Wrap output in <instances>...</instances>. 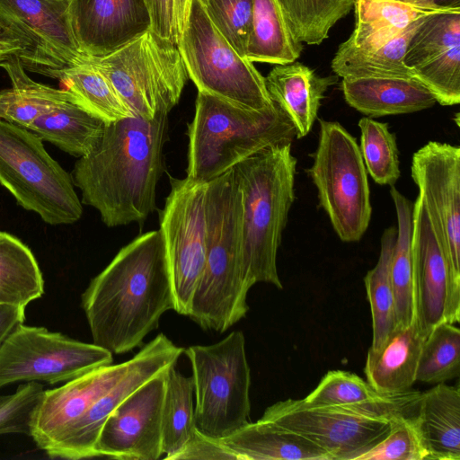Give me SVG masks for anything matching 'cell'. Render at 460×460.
I'll return each mask as SVG.
<instances>
[{"label": "cell", "instance_id": "cell-1", "mask_svg": "<svg viewBox=\"0 0 460 460\" xmlns=\"http://www.w3.org/2000/svg\"><path fill=\"white\" fill-rule=\"evenodd\" d=\"M93 343L112 354L142 347L161 316L174 310V294L160 230L122 247L82 294Z\"/></svg>", "mask_w": 460, "mask_h": 460}, {"label": "cell", "instance_id": "cell-2", "mask_svg": "<svg viewBox=\"0 0 460 460\" xmlns=\"http://www.w3.org/2000/svg\"><path fill=\"white\" fill-rule=\"evenodd\" d=\"M168 120V113H158L108 123L94 148L75 164L71 176L81 202L108 227L141 224L155 209Z\"/></svg>", "mask_w": 460, "mask_h": 460}, {"label": "cell", "instance_id": "cell-3", "mask_svg": "<svg viewBox=\"0 0 460 460\" xmlns=\"http://www.w3.org/2000/svg\"><path fill=\"white\" fill-rule=\"evenodd\" d=\"M206 260L188 316L203 330L223 333L248 310L242 257V195L230 169L208 182Z\"/></svg>", "mask_w": 460, "mask_h": 460}, {"label": "cell", "instance_id": "cell-4", "mask_svg": "<svg viewBox=\"0 0 460 460\" xmlns=\"http://www.w3.org/2000/svg\"><path fill=\"white\" fill-rule=\"evenodd\" d=\"M242 195V257L244 279L283 288L277 269L282 233L293 205L296 158L291 144L264 148L233 168Z\"/></svg>", "mask_w": 460, "mask_h": 460}, {"label": "cell", "instance_id": "cell-5", "mask_svg": "<svg viewBox=\"0 0 460 460\" xmlns=\"http://www.w3.org/2000/svg\"><path fill=\"white\" fill-rule=\"evenodd\" d=\"M187 136L186 177L204 183L264 148L297 138L295 126L274 102L256 111L204 92H198Z\"/></svg>", "mask_w": 460, "mask_h": 460}, {"label": "cell", "instance_id": "cell-6", "mask_svg": "<svg viewBox=\"0 0 460 460\" xmlns=\"http://www.w3.org/2000/svg\"><path fill=\"white\" fill-rule=\"evenodd\" d=\"M0 183L26 210L47 224L78 221L83 206L71 174L46 151L32 131L0 119Z\"/></svg>", "mask_w": 460, "mask_h": 460}, {"label": "cell", "instance_id": "cell-7", "mask_svg": "<svg viewBox=\"0 0 460 460\" xmlns=\"http://www.w3.org/2000/svg\"><path fill=\"white\" fill-rule=\"evenodd\" d=\"M183 353L190 362L197 429L225 438L250 422L251 370L243 332L233 331L210 345H193Z\"/></svg>", "mask_w": 460, "mask_h": 460}, {"label": "cell", "instance_id": "cell-8", "mask_svg": "<svg viewBox=\"0 0 460 460\" xmlns=\"http://www.w3.org/2000/svg\"><path fill=\"white\" fill-rule=\"evenodd\" d=\"M89 59L132 113L146 119L169 114L189 78L179 46L152 30L107 56Z\"/></svg>", "mask_w": 460, "mask_h": 460}, {"label": "cell", "instance_id": "cell-9", "mask_svg": "<svg viewBox=\"0 0 460 460\" xmlns=\"http://www.w3.org/2000/svg\"><path fill=\"white\" fill-rule=\"evenodd\" d=\"M319 137L308 175L320 206L342 242H358L371 218L367 169L356 138L337 121L319 119Z\"/></svg>", "mask_w": 460, "mask_h": 460}, {"label": "cell", "instance_id": "cell-10", "mask_svg": "<svg viewBox=\"0 0 460 460\" xmlns=\"http://www.w3.org/2000/svg\"><path fill=\"white\" fill-rule=\"evenodd\" d=\"M178 46L198 92L256 111L273 104L265 78L219 32L199 0H190Z\"/></svg>", "mask_w": 460, "mask_h": 460}, {"label": "cell", "instance_id": "cell-11", "mask_svg": "<svg viewBox=\"0 0 460 460\" xmlns=\"http://www.w3.org/2000/svg\"><path fill=\"white\" fill-rule=\"evenodd\" d=\"M411 178L443 249L449 275L447 323L460 321V147L429 141L411 159Z\"/></svg>", "mask_w": 460, "mask_h": 460}, {"label": "cell", "instance_id": "cell-12", "mask_svg": "<svg viewBox=\"0 0 460 460\" xmlns=\"http://www.w3.org/2000/svg\"><path fill=\"white\" fill-rule=\"evenodd\" d=\"M113 354L44 327L19 324L0 347V388L16 382H67L113 362Z\"/></svg>", "mask_w": 460, "mask_h": 460}, {"label": "cell", "instance_id": "cell-13", "mask_svg": "<svg viewBox=\"0 0 460 460\" xmlns=\"http://www.w3.org/2000/svg\"><path fill=\"white\" fill-rule=\"evenodd\" d=\"M70 0H0V34L19 44L24 69L47 75L86 62L70 20Z\"/></svg>", "mask_w": 460, "mask_h": 460}, {"label": "cell", "instance_id": "cell-14", "mask_svg": "<svg viewBox=\"0 0 460 460\" xmlns=\"http://www.w3.org/2000/svg\"><path fill=\"white\" fill-rule=\"evenodd\" d=\"M170 183L159 230L172 283L174 311L188 316L206 260L208 182L171 177Z\"/></svg>", "mask_w": 460, "mask_h": 460}, {"label": "cell", "instance_id": "cell-15", "mask_svg": "<svg viewBox=\"0 0 460 460\" xmlns=\"http://www.w3.org/2000/svg\"><path fill=\"white\" fill-rule=\"evenodd\" d=\"M261 419L312 441L327 453L329 460H357L390 429L387 420L308 407L295 399L269 406Z\"/></svg>", "mask_w": 460, "mask_h": 460}, {"label": "cell", "instance_id": "cell-16", "mask_svg": "<svg viewBox=\"0 0 460 460\" xmlns=\"http://www.w3.org/2000/svg\"><path fill=\"white\" fill-rule=\"evenodd\" d=\"M166 370L141 385L111 412L98 435L95 457L157 460L164 455L162 411Z\"/></svg>", "mask_w": 460, "mask_h": 460}, {"label": "cell", "instance_id": "cell-17", "mask_svg": "<svg viewBox=\"0 0 460 460\" xmlns=\"http://www.w3.org/2000/svg\"><path fill=\"white\" fill-rule=\"evenodd\" d=\"M183 350L164 333L141 347L128 372L92 404L48 456L74 460L95 457L98 435L111 412L145 382L175 366Z\"/></svg>", "mask_w": 460, "mask_h": 460}, {"label": "cell", "instance_id": "cell-18", "mask_svg": "<svg viewBox=\"0 0 460 460\" xmlns=\"http://www.w3.org/2000/svg\"><path fill=\"white\" fill-rule=\"evenodd\" d=\"M403 62L443 106L460 102V9L430 14L410 38Z\"/></svg>", "mask_w": 460, "mask_h": 460}, {"label": "cell", "instance_id": "cell-19", "mask_svg": "<svg viewBox=\"0 0 460 460\" xmlns=\"http://www.w3.org/2000/svg\"><path fill=\"white\" fill-rule=\"evenodd\" d=\"M131 365L132 358L120 364L94 368L62 386L45 390L31 423V437L37 446L47 455L54 450L74 424Z\"/></svg>", "mask_w": 460, "mask_h": 460}, {"label": "cell", "instance_id": "cell-20", "mask_svg": "<svg viewBox=\"0 0 460 460\" xmlns=\"http://www.w3.org/2000/svg\"><path fill=\"white\" fill-rule=\"evenodd\" d=\"M69 14L82 51L107 56L151 30L145 0H70Z\"/></svg>", "mask_w": 460, "mask_h": 460}, {"label": "cell", "instance_id": "cell-21", "mask_svg": "<svg viewBox=\"0 0 460 460\" xmlns=\"http://www.w3.org/2000/svg\"><path fill=\"white\" fill-rule=\"evenodd\" d=\"M412 260L416 322L425 336L447 322V262L427 209L418 195L413 202Z\"/></svg>", "mask_w": 460, "mask_h": 460}, {"label": "cell", "instance_id": "cell-22", "mask_svg": "<svg viewBox=\"0 0 460 460\" xmlns=\"http://www.w3.org/2000/svg\"><path fill=\"white\" fill-rule=\"evenodd\" d=\"M264 78L271 101L291 120L297 138L311 131L326 91L338 81L337 75L320 76L298 62L275 65Z\"/></svg>", "mask_w": 460, "mask_h": 460}, {"label": "cell", "instance_id": "cell-23", "mask_svg": "<svg viewBox=\"0 0 460 460\" xmlns=\"http://www.w3.org/2000/svg\"><path fill=\"white\" fill-rule=\"evenodd\" d=\"M341 90L347 103L368 117L412 113L436 103L416 78H342Z\"/></svg>", "mask_w": 460, "mask_h": 460}, {"label": "cell", "instance_id": "cell-24", "mask_svg": "<svg viewBox=\"0 0 460 460\" xmlns=\"http://www.w3.org/2000/svg\"><path fill=\"white\" fill-rule=\"evenodd\" d=\"M425 338L415 322L396 327L378 349H369L364 367L368 384L382 394L411 390Z\"/></svg>", "mask_w": 460, "mask_h": 460}, {"label": "cell", "instance_id": "cell-25", "mask_svg": "<svg viewBox=\"0 0 460 460\" xmlns=\"http://www.w3.org/2000/svg\"><path fill=\"white\" fill-rule=\"evenodd\" d=\"M429 460H460V388L437 384L421 393L416 416Z\"/></svg>", "mask_w": 460, "mask_h": 460}, {"label": "cell", "instance_id": "cell-26", "mask_svg": "<svg viewBox=\"0 0 460 460\" xmlns=\"http://www.w3.org/2000/svg\"><path fill=\"white\" fill-rule=\"evenodd\" d=\"M219 440L237 460H329L312 441L261 418Z\"/></svg>", "mask_w": 460, "mask_h": 460}, {"label": "cell", "instance_id": "cell-27", "mask_svg": "<svg viewBox=\"0 0 460 460\" xmlns=\"http://www.w3.org/2000/svg\"><path fill=\"white\" fill-rule=\"evenodd\" d=\"M0 66L6 71L12 84L10 88L0 92V119L28 128L36 119L54 108L66 102L75 103L66 89L33 81L16 55L2 61Z\"/></svg>", "mask_w": 460, "mask_h": 460}, {"label": "cell", "instance_id": "cell-28", "mask_svg": "<svg viewBox=\"0 0 460 460\" xmlns=\"http://www.w3.org/2000/svg\"><path fill=\"white\" fill-rule=\"evenodd\" d=\"M422 19L380 45L358 48L342 42L332 61V71L342 78H415L403 58L408 41Z\"/></svg>", "mask_w": 460, "mask_h": 460}, {"label": "cell", "instance_id": "cell-29", "mask_svg": "<svg viewBox=\"0 0 460 460\" xmlns=\"http://www.w3.org/2000/svg\"><path fill=\"white\" fill-rule=\"evenodd\" d=\"M354 7L355 29L345 41L358 48L385 43L413 22L430 14L449 11L394 0H355Z\"/></svg>", "mask_w": 460, "mask_h": 460}, {"label": "cell", "instance_id": "cell-30", "mask_svg": "<svg viewBox=\"0 0 460 460\" xmlns=\"http://www.w3.org/2000/svg\"><path fill=\"white\" fill-rule=\"evenodd\" d=\"M302 49L277 1L253 0L245 57L252 62L284 65L295 62Z\"/></svg>", "mask_w": 460, "mask_h": 460}, {"label": "cell", "instance_id": "cell-31", "mask_svg": "<svg viewBox=\"0 0 460 460\" xmlns=\"http://www.w3.org/2000/svg\"><path fill=\"white\" fill-rule=\"evenodd\" d=\"M106 124L75 102H66L40 116L27 129L80 158L94 148Z\"/></svg>", "mask_w": 460, "mask_h": 460}, {"label": "cell", "instance_id": "cell-32", "mask_svg": "<svg viewBox=\"0 0 460 460\" xmlns=\"http://www.w3.org/2000/svg\"><path fill=\"white\" fill-rule=\"evenodd\" d=\"M46 75L58 79L77 105L107 124L136 116L90 59L79 65L51 70Z\"/></svg>", "mask_w": 460, "mask_h": 460}, {"label": "cell", "instance_id": "cell-33", "mask_svg": "<svg viewBox=\"0 0 460 460\" xmlns=\"http://www.w3.org/2000/svg\"><path fill=\"white\" fill-rule=\"evenodd\" d=\"M390 194L397 217V234L391 266L397 327L416 322L412 260L413 202L391 186ZM417 323V322H416Z\"/></svg>", "mask_w": 460, "mask_h": 460}, {"label": "cell", "instance_id": "cell-34", "mask_svg": "<svg viewBox=\"0 0 460 460\" xmlns=\"http://www.w3.org/2000/svg\"><path fill=\"white\" fill-rule=\"evenodd\" d=\"M44 293V281L31 251L0 231V304L26 307Z\"/></svg>", "mask_w": 460, "mask_h": 460}, {"label": "cell", "instance_id": "cell-35", "mask_svg": "<svg viewBox=\"0 0 460 460\" xmlns=\"http://www.w3.org/2000/svg\"><path fill=\"white\" fill-rule=\"evenodd\" d=\"M171 367L165 373L162 411V438L164 458L172 459L197 429L192 376H185Z\"/></svg>", "mask_w": 460, "mask_h": 460}, {"label": "cell", "instance_id": "cell-36", "mask_svg": "<svg viewBox=\"0 0 460 460\" xmlns=\"http://www.w3.org/2000/svg\"><path fill=\"white\" fill-rule=\"evenodd\" d=\"M397 230L386 228L381 236V248L376 266L364 278L372 316V344L378 349L397 327L391 266Z\"/></svg>", "mask_w": 460, "mask_h": 460}, {"label": "cell", "instance_id": "cell-37", "mask_svg": "<svg viewBox=\"0 0 460 460\" xmlns=\"http://www.w3.org/2000/svg\"><path fill=\"white\" fill-rule=\"evenodd\" d=\"M286 22L301 43L318 45L332 26L347 15L355 0H276Z\"/></svg>", "mask_w": 460, "mask_h": 460}, {"label": "cell", "instance_id": "cell-38", "mask_svg": "<svg viewBox=\"0 0 460 460\" xmlns=\"http://www.w3.org/2000/svg\"><path fill=\"white\" fill-rule=\"evenodd\" d=\"M460 374V330L442 322L426 336L420 353L416 382L437 385Z\"/></svg>", "mask_w": 460, "mask_h": 460}, {"label": "cell", "instance_id": "cell-39", "mask_svg": "<svg viewBox=\"0 0 460 460\" xmlns=\"http://www.w3.org/2000/svg\"><path fill=\"white\" fill-rule=\"evenodd\" d=\"M360 153L367 171L379 185L393 186L400 177L399 151L388 125L371 119L358 121Z\"/></svg>", "mask_w": 460, "mask_h": 460}, {"label": "cell", "instance_id": "cell-40", "mask_svg": "<svg viewBox=\"0 0 460 460\" xmlns=\"http://www.w3.org/2000/svg\"><path fill=\"white\" fill-rule=\"evenodd\" d=\"M367 381L344 370L328 371L318 385L300 402L308 407L344 406L380 396Z\"/></svg>", "mask_w": 460, "mask_h": 460}, {"label": "cell", "instance_id": "cell-41", "mask_svg": "<svg viewBox=\"0 0 460 460\" xmlns=\"http://www.w3.org/2000/svg\"><path fill=\"white\" fill-rule=\"evenodd\" d=\"M416 416L390 420V429L386 436L357 460L428 459L429 454L420 433Z\"/></svg>", "mask_w": 460, "mask_h": 460}, {"label": "cell", "instance_id": "cell-42", "mask_svg": "<svg viewBox=\"0 0 460 460\" xmlns=\"http://www.w3.org/2000/svg\"><path fill=\"white\" fill-rule=\"evenodd\" d=\"M199 1L219 32L239 54L245 57L253 0Z\"/></svg>", "mask_w": 460, "mask_h": 460}, {"label": "cell", "instance_id": "cell-43", "mask_svg": "<svg viewBox=\"0 0 460 460\" xmlns=\"http://www.w3.org/2000/svg\"><path fill=\"white\" fill-rule=\"evenodd\" d=\"M40 382H26L8 395L0 396V435L20 433L31 437L34 411L43 394Z\"/></svg>", "mask_w": 460, "mask_h": 460}, {"label": "cell", "instance_id": "cell-44", "mask_svg": "<svg viewBox=\"0 0 460 460\" xmlns=\"http://www.w3.org/2000/svg\"><path fill=\"white\" fill-rule=\"evenodd\" d=\"M176 459L237 460V457L219 439L208 437L197 429L183 448L172 458Z\"/></svg>", "mask_w": 460, "mask_h": 460}, {"label": "cell", "instance_id": "cell-45", "mask_svg": "<svg viewBox=\"0 0 460 460\" xmlns=\"http://www.w3.org/2000/svg\"><path fill=\"white\" fill-rule=\"evenodd\" d=\"M145 1L151 16V30L159 36L178 45L179 40L176 33L174 0Z\"/></svg>", "mask_w": 460, "mask_h": 460}, {"label": "cell", "instance_id": "cell-46", "mask_svg": "<svg viewBox=\"0 0 460 460\" xmlns=\"http://www.w3.org/2000/svg\"><path fill=\"white\" fill-rule=\"evenodd\" d=\"M25 308L0 304V347L11 332L25 319Z\"/></svg>", "mask_w": 460, "mask_h": 460}, {"label": "cell", "instance_id": "cell-47", "mask_svg": "<svg viewBox=\"0 0 460 460\" xmlns=\"http://www.w3.org/2000/svg\"><path fill=\"white\" fill-rule=\"evenodd\" d=\"M423 7L441 10L460 9V0H394Z\"/></svg>", "mask_w": 460, "mask_h": 460}, {"label": "cell", "instance_id": "cell-48", "mask_svg": "<svg viewBox=\"0 0 460 460\" xmlns=\"http://www.w3.org/2000/svg\"><path fill=\"white\" fill-rule=\"evenodd\" d=\"M174 4L176 33L180 42L188 18L190 0H174Z\"/></svg>", "mask_w": 460, "mask_h": 460}, {"label": "cell", "instance_id": "cell-49", "mask_svg": "<svg viewBox=\"0 0 460 460\" xmlns=\"http://www.w3.org/2000/svg\"><path fill=\"white\" fill-rule=\"evenodd\" d=\"M21 50L19 44L0 34V63L12 55L18 56Z\"/></svg>", "mask_w": 460, "mask_h": 460}]
</instances>
